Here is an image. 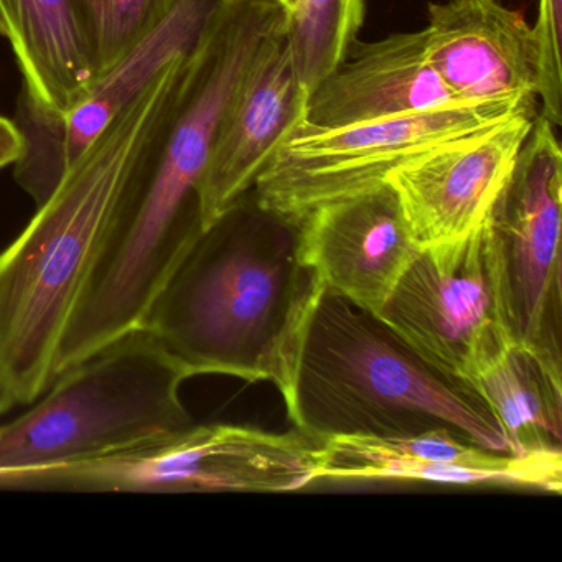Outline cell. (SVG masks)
<instances>
[{
    "label": "cell",
    "mask_w": 562,
    "mask_h": 562,
    "mask_svg": "<svg viewBox=\"0 0 562 562\" xmlns=\"http://www.w3.org/2000/svg\"><path fill=\"white\" fill-rule=\"evenodd\" d=\"M285 25L272 0H212L187 54L169 120L121 206L71 331L103 347L139 328L203 232L200 183L223 114L269 37Z\"/></svg>",
    "instance_id": "6da1fadb"
},
{
    "label": "cell",
    "mask_w": 562,
    "mask_h": 562,
    "mask_svg": "<svg viewBox=\"0 0 562 562\" xmlns=\"http://www.w3.org/2000/svg\"><path fill=\"white\" fill-rule=\"evenodd\" d=\"M187 54L116 114L0 252V416L31 406L58 376L61 341L131 186L169 120Z\"/></svg>",
    "instance_id": "7a4b0ae2"
},
{
    "label": "cell",
    "mask_w": 562,
    "mask_h": 562,
    "mask_svg": "<svg viewBox=\"0 0 562 562\" xmlns=\"http://www.w3.org/2000/svg\"><path fill=\"white\" fill-rule=\"evenodd\" d=\"M322 289L302 259L299 223L262 209L249 192L200 233L139 328L190 378L269 381L282 396Z\"/></svg>",
    "instance_id": "3957f363"
},
{
    "label": "cell",
    "mask_w": 562,
    "mask_h": 562,
    "mask_svg": "<svg viewBox=\"0 0 562 562\" xmlns=\"http://www.w3.org/2000/svg\"><path fill=\"white\" fill-rule=\"evenodd\" d=\"M282 400L295 427L318 440L447 430L509 453L479 387L430 363L376 312L327 288L308 312Z\"/></svg>",
    "instance_id": "277c9868"
},
{
    "label": "cell",
    "mask_w": 562,
    "mask_h": 562,
    "mask_svg": "<svg viewBox=\"0 0 562 562\" xmlns=\"http://www.w3.org/2000/svg\"><path fill=\"white\" fill-rule=\"evenodd\" d=\"M189 378L136 328L61 371L27 413L0 426V469L87 462L187 429Z\"/></svg>",
    "instance_id": "5b68a950"
},
{
    "label": "cell",
    "mask_w": 562,
    "mask_h": 562,
    "mask_svg": "<svg viewBox=\"0 0 562 562\" xmlns=\"http://www.w3.org/2000/svg\"><path fill=\"white\" fill-rule=\"evenodd\" d=\"M539 104L453 103L423 113L318 130L299 127L252 187L262 209L299 222L324 203L368 192L427 150L469 136Z\"/></svg>",
    "instance_id": "8992f818"
},
{
    "label": "cell",
    "mask_w": 562,
    "mask_h": 562,
    "mask_svg": "<svg viewBox=\"0 0 562 562\" xmlns=\"http://www.w3.org/2000/svg\"><path fill=\"white\" fill-rule=\"evenodd\" d=\"M322 443L297 427L272 434L192 424L124 452L58 465V492H294L317 482Z\"/></svg>",
    "instance_id": "52a82bcc"
},
{
    "label": "cell",
    "mask_w": 562,
    "mask_h": 562,
    "mask_svg": "<svg viewBox=\"0 0 562 562\" xmlns=\"http://www.w3.org/2000/svg\"><path fill=\"white\" fill-rule=\"evenodd\" d=\"M378 315L430 363L475 386L516 341L488 223L457 241L420 248Z\"/></svg>",
    "instance_id": "ba28073f"
},
{
    "label": "cell",
    "mask_w": 562,
    "mask_h": 562,
    "mask_svg": "<svg viewBox=\"0 0 562 562\" xmlns=\"http://www.w3.org/2000/svg\"><path fill=\"white\" fill-rule=\"evenodd\" d=\"M555 130L538 113L486 223L502 259L515 340L562 367V150Z\"/></svg>",
    "instance_id": "9c48e42d"
},
{
    "label": "cell",
    "mask_w": 562,
    "mask_h": 562,
    "mask_svg": "<svg viewBox=\"0 0 562 562\" xmlns=\"http://www.w3.org/2000/svg\"><path fill=\"white\" fill-rule=\"evenodd\" d=\"M210 4L212 0H183L159 31L101 77L93 91L68 113H50L21 91L14 121L25 147L14 164V177L37 206L116 114L170 60L190 50Z\"/></svg>",
    "instance_id": "30bf717a"
},
{
    "label": "cell",
    "mask_w": 562,
    "mask_h": 562,
    "mask_svg": "<svg viewBox=\"0 0 562 562\" xmlns=\"http://www.w3.org/2000/svg\"><path fill=\"white\" fill-rule=\"evenodd\" d=\"M536 116L519 114L450 140L387 177L417 248L465 238L486 222Z\"/></svg>",
    "instance_id": "8fae6325"
},
{
    "label": "cell",
    "mask_w": 562,
    "mask_h": 562,
    "mask_svg": "<svg viewBox=\"0 0 562 562\" xmlns=\"http://www.w3.org/2000/svg\"><path fill=\"white\" fill-rule=\"evenodd\" d=\"M308 97L284 25L262 45L223 114L200 183L203 229L251 192L282 144L307 124Z\"/></svg>",
    "instance_id": "7c38bea8"
},
{
    "label": "cell",
    "mask_w": 562,
    "mask_h": 562,
    "mask_svg": "<svg viewBox=\"0 0 562 562\" xmlns=\"http://www.w3.org/2000/svg\"><path fill=\"white\" fill-rule=\"evenodd\" d=\"M318 480H401L561 493L562 450L493 452L447 430L413 437H331L322 443Z\"/></svg>",
    "instance_id": "4fadbf2b"
},
{
    "label": "cell",
    "mask_w": 562,
    "mask_h": 562,
    "mask_svg": "<svg viewBox=\"0 0 562 562\" xmlns=\"http://www.w3.org/2000/svg\"><path fill=\"white\" fill-rule=\"evenodd\" d=\"M297 223L302 259L324 288L376 314L419 251L390 183L324 203Z\"/></svg>",
    "instance_id": "5bb4252c"
},
{
    "label": "cell",
    "mask_w": 562,
    "mask_h": 562,
    "mask_svg": "<svg viewBox=\"0 0 562 562\" xmlns=\"http://www.w3.org/2000/svg\"><path fill=\"white\" fill-rule=\"evenodd\" d=\"M427 57L459 103L539 104L531 25L498 0H447L427 9Z\"/></svg>",
    "instance_id": "9a60e30c"
},
{
    "label": "cell",
    "mask_w": 562,
    "mask_h": 562,
    "mask_svg": "<svg viewBox=\"0 0 562 562\" xmlns=\"http://www.w3.org/2000/svg\"><path fill=\"white\" fill-rule=\"evenodd\" d=\"M459 103L427 57L424 31L358 44L308 97L307 126H353Z\"/></svg>",
    "instance_id": "2e32d148"
},
{
    "label": "cell",
    "mask_w": 562,
    "mask_h": 562,
    "mask_svg": "<svg viewBox=\"0 0 562 562\" xmlns=\"http://www.w3.org/2000/svg\"><path fill=\"white\" fill-rule=\"evenodd\" d=\"M22 93L54 114L80 104L98 83L80 0H0Z\"/></svg>",
    "instance_id": "e0dca14e"
},
{
    "label": "cell",
    "mask_w": 562,
    "mask_h": 562,
    "mask_svg": "<svg viewBox=\"0 0 562 562\" xmlns=\"http://www.w3.org/2000/svg\"><path fill=\"white\" fill-rule=\"evenodd\" d=\"M475 386L495 413L509 453L561 450V364L515 341L479 374Z\"/></svg>",
    "instance_id": "ac0fdd59"
},
{
    "label": "cell",
    "mask_w": 562,
    "mask_h": 562,
    "mask_svg": "<svg viewBox=\"0 0 562 562\" xmlns=\"http://www.w3.org/2000/svg\"><path fill=\"white\" fill-rule=\"evenodd\" d=\"M363 21L364 0H295L285 14V41L308 94L347 58Z\"/></svg>",
    "instance_id": "d6986e66"
},
{
    "label": "cell",
    "mask_w": 562,
    "mask_h": 562,
    "mask_svg": "<svg viewBox=\"0 0 562 562\" xmlns=\"http://www.w3.org/2000/svg\"><path fill=\"white\" fill-rule=\"evenodd\" d=\"M183 0H80L98 80L159 31Z\"/></svg>",
    "instance_id": "ffe728a7"
},
{
    "label": "cell",
    "mask_w": 562,
    "mask_h": 562,
    "mask_svg": "<svg viewBox=\"0 0 562 562\" xmlns=\"http://www.w3.org/2000/svg\"><path fill=\"white\" fill-rule=\"evenodd\" d=\"M532 34L538 50L539 114L559 127L562 123V0H539Z\"/></svg>",
    "instance_id": "44dd1931"
},
{
    "label": "cell",
    "mask_w": 562,
    "mask_h": 562,
    "mask_svg": "<svg viewBox=\"0 0 562 562\" xmlns=\"http://www.w3.org/2000/svg\"><path fill=\"white\" fill-rule=\"evenodd\" d=\"M54 467L31 469H0V490H31L55 492Z\"/></svg>",
    "instance_id": "7402d4cb"
},
{
    "label": "cell",
    "mask_w": 562,
    "mask_h": 562,
    "mask_svg": "<svg viewBox=\"0 0 562 562\" xmlns=\"http://www.w3.org/2000/svg\"><path fill=\"white\" fill-rule=\"evenodd\" d=\"M24 147V136L15 121L0 116V170L19 162Z\"/></svg>",
    "instance_id": "603a6c76"
},
{
    "label": "cell",
    "mask_w": 562,
    "mask_h": 562,
    "mask_svg": "<svg viewBox=\"0 0 562 562\" xmlns=\"http://www.w3.org/2000/svg\"><path fill=\"white\" fill-rule=\"evenodd\" d=\"M272 2H276V4L281 5L282 9H284L285 14H289V12L294 9L295 0H272Z\"/></svg>",
    "instance_id": "cb8c5ba5"
},
{
    "label": "cell",
    "mask_w": 562,
    "mask_h": 562,
    "mask_svg": "<svg viewBox=\"0 0 562 562\" xmlns=\"http://www.w3.org/2000/svg\"><path fill=\"white\" fill-rule=\"evenodd\" d=\"M0 35L5 38V24L4 19H2V14H0Z\"/></svg>",
    "instance_id": "d4e9b609"
}]
</instances>
